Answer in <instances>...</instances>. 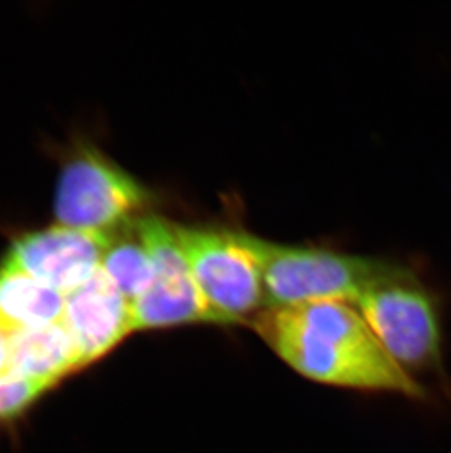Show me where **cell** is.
Segmentation results:
<instances>
[{"label":"cell","mask_w":451,"mask_h":453,"mask_svg":"<svg viewBox=\"0 0 451 453\" xmlns=\"http://www.w3.org/2000/svg\"><path fill=\"white\" fill-rule=\"evenodd\" d=\"M251 327L287 367L308 380L363 394L425 398L422 386L387 354L354 303L265 308Z\"/></svg>","instance_id":"6da1fadb"},{"label":"cell","mask_w":451,"mask_h":453,"mask_svg":"<svg viewBox=\"0 0 451 453\" xmlns=\"http://www.w3.org/2000/svg\"><path fill=\"white\" fill-rule=\"evenodd\" d=\"M260 270L265 308L341 301L355 303L393 263L332 250L283 245L234 231Z\"/></svg>","instance_id":"7a4b0ae2"},{"label":"cell","mask_w":451,"mask_h":453,"mask_svg":"<svg viewBox=\"0 0 451 453\" xmlns=\"http://www.w3.org/2000/svg\"><path fill=\"white\" fill-rule=\"evenodd\" d=\"M354 305L384 349L410 376L441 368L439 303L413 270L393 265Z\"/></svg>","instance_id":"3957f363"},{"label":"cell","mask_w":451,"mask_h":453,"mask_svg":"<svg viewBox=\"0 0 451 453\" xmlns=\"http://www.w3.org/2000/svg\"><path fill=\"white\" fill-rule=\"evenodd\" d=\"M192 279L218 326H251L265 310L260 270L234 231L176 223Z\"/></svg>","instance_id":"277c9868"},{"label":"cell","mask_w":451,"mask_h":453,"mask_svg":"<svg viewBox=\"0 0 451 453\" xmlns=\"http://www.w3.org/2000/svg\"><path fill=\"white\" fill-rule=\"evenodd\" d=\"M149 203V191L135 178L88 147L65 163L56 185L55 214L65 226L111 234Z\"/></svg>","instance_id":"5b68a950"},{"label":"cell","mask_w":451,"mask_h":453,"mask_svg":"<svg viewBox=\"0 0 451 453\" xmlns=\"http://www.w3.org/2000/svg\"><path fill=\"white\" fill-rule=\"evenodd\" d=\"M136 227L153 261L151 287L131 303L134 332L216 325L180 249L176 223L156 214L136 219Z\"/></svg>","instance_id":"8992f818"},{"label":"cell","mask_w":451,"mask_h":453,"mask_svg":"<svg viewBox=\"0 0 451 453\" xmlns=\"http://www.w3.org/2000/svg\"><path fill=\"white\" fill-rule=\"evenodd\" d=\"M109 241L106 232L56 225L18 238L4 261L66 296L102 269Z\"/></svg>","instance_id":"52a82bcc"},{"label":"cell","mask_w":451,"mask_h":453,"mask_svg":"<svg viewBox=\"0 0 451 453\" xmlns=\"http://www.w3.org/2000/svg\"><path fill=\"white\" fill-rule=\"evenodd\" d=\"M64 323L73 336L81 367L113 351L134 332L131 303L102 269L66 296Z\"/></svg>","instance_id":"ba28073f"},{"label":"cell","mask_w":451,"mask_h":453,"mask_svg":"<svg viewBox=\"0 0 451 453\" xmlns=\"http://www.w3.org/2000/svg\"><path fill=\"white\" fill-rule=\"evenodd\" d=\"M11 376L46 386L81 368L73 336L64 320L17 330L9 338Z\"/></svg>","instance_id":"9c48e42d"},{"label":"cell","mask_w":451,"mask_h":453,"mask_svg":"<svg viewBox=\"0 0 451 453\" xmlns=\"http://www.w3.org/2000/svg\"><path fill=\"white\" fill-rule=\"evenodd\" d=\"M66 296L15 265H0V323L17 330L64 320Z\"/></svg>","instance_id":"30bf717a"},{"label":"cell","mask_w":451,"mask_h":453,"mask_svg":"<svg viewBox=\"0 0 451 453\" xmlns=\"http://www.w3.org/2000/svg\"><path fill=\"white\" fill-rule=\"evenodd\" d=\"M136 219L111 232L102 261L103 272L129 303L147 292L154 279L153 261L136 227Z\"/></svg>","instance_id":"8fae6325"},{"label":"cell","mask_w":451,"mask_h":453,"mask_svg":"<svg viewBox=\"0 0 451 453\" xmlns=\"http://www.w3.org/2000/svg\"><path fill=\"white\" fill-rule=\"evenodd\" d=\"M47 390L46 386L19 377L0 379V419L21 414Z\"/></svg>","instance_id":"7c38bea8"},{"label":"cell","mask_w":451,"mask_h":453,"mask_svg":"<svg viewBox=\"0 0 451 453\" xmlns=\"http://www.w3.org/2000/svg\"><path fill=\"white\" fill-rule=\"evenodd\" d=\"M9 338H11V332L0 323V379L11 376V368H9Z\"/></svg>","instance_id":"4fadbf2b"}]
</instances>
